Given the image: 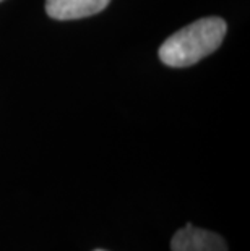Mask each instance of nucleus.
<instances>
[{
	"mask_svg": "<svg viewBox=\"0 0 250 251\" xmlns=\"http://www.w3.org/2000/svg\"><path fill=\"white\" fill-rule=\"evenodd\" d=\"M111 0H46V12L54 20H78L96 15Z\"/></svg>",
	"mask_w": 250,
	"mask_h": 251,
	"instance_id": "7ed1b4c3",
	"label": "nucleus"
},
{
	"mask_svg": "<svg viewBox=\"0 0 250 251\" xmlns=\"http://www.w3.org/2000/svg\"><path fill=\"white\" fill-rule=\"evenodd\" d=\"M0 2H2V0H0Z\"/></svg>",
	"mask_w": 250,
	"mask_h": 251,
	"instance_id": "39448f33",
	"label": "nucleus"
},
{
	"mask_svg": "<svg viewBox=\"0 0 250 251\" xmlns=\"http://www.w3.org/2000/svg\"><path fill=\"white\" fill-rule=\"evenodd\" d=\"M171 251H229L220 233L198 228L190 222L179 228L171 238Z\"/></svg>",
	"mask_w": 250,
	"mask_h": 251,
	"instance_id": "f03ea898",
	"label": "nucleus"
},
{
	"mask_svg": "<svg viewBox=\"0 0 250 251\" xmlns=\"http://www.w3.org/2000/svg\"><path fill=\"white\" fill-rule=\"evenodd\" d=\"M226 31V21L220 17L196 20L163 42L159 58L167 67H192L221 46Z\"/></svg>",
	"mask_w": 250,
	"mask_h": 251,
	"instance_id": "f257e3e1",
	"label": "nucleus"
},
{
	"mask_svg": "<svg viewBox=\"0 0 250 251\" xmlns=\"http://www.w3.org/2000/svg\"><path fill=\"white\" fill-rule=\"evenodd\" d=\"M93 251H108V250H103V248H96V250H93Z\"/></svg>",
	"mask_w": 250,
	"mask_h": 251,
	"instance_id": "20e7f679",
	"label": "nucleus"
}]
</instances>
